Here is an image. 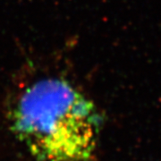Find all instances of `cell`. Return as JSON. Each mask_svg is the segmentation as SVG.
<instances>
[{"mask_svg":"<svg viewBox=\"0 0 161 161\" xmlns=\"http://www.w3.org/2000/svg\"><path fill=\"white\" fill-rule=\"evenodd\" d=\"M9 123L36 161H89L97 150L102 117L70 80L47 76L19 93Z\"/></svg>","mask_w":161,"mask_h":161,"instance_id":"cell-1","label":"cell"}]
</instances>
